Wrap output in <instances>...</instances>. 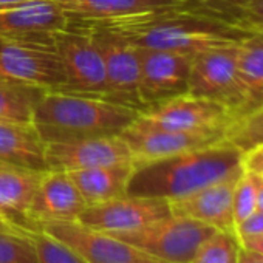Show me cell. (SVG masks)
<instances>
[{"instance_id":"cell-22","label":"cell","mask_w":263,"mask_h":263,"mask_svg":"<svg viewBox=\"0 0 263 263\" xmlns=\"http://www.w3.org/2000/svg\"><path fill=\"white\" fill-rule=\"evenodd\" d=\"M238 78L255 108L263 105V37L249 36L235 48Z\"/></svg>"},{"instance_id":"cell-1","label":"cell","mask_w":263,"mask_h":263,"mask_svg":"<svg viewBox=\"0 0 263 263\" xmlns=\"http://www.w3.org/2000/svg\"><path fill=\"white\" fill-rule=\"evenodd\" d=\"M243 155L224 140L203 149L135 164L127 194L172 201L241 174Z\"/></svg>"},{"instance_id":"cell-5","label":"cell","mask_w":263,"mask_h":263,"mask_svg":"<svg viewBox=\"0 0 263 263\" xmlns=\"http://www.w3.org/2000/svg\"><path fill=\"white\" fill-rule=\"evenodd\" d=\"M241 115L209 98L181 93L140 110L137 121L160 128L223 134Z\"/></svg>"},{"instance_id":"cell-20","label":"cell","mask_w":263,"mask_h":263,"mask_svg":"<svg viewBox=\"0 0 263 263\" xmlns=\"http://www.w3.org/2000/svg\"><path fill=\"white\" fill-rule=\"evenodd\" d=\"M47 143L33 122L0 121V163L31 171H48L45 163Z\"/></svg>"},{"instance_id":"cell-10","label":"cell","mask_w":263,"mask_h":263,"mask_svg":"<svg viewBox=\"0 0 263 263\" xmlns=\"http://www.w3.org/2000/svg\"><path fill=\"white\" fill-rule=\"evenodd\" d=\"M167 215H171L169 201L125 194L104 203L85 206L78 221L107 234H124L141 229Z\"/></svg>"},{"instance_id":"cell-2","label":"cell","mask_w":263,"mask_h":263,"mask_svg":"<svg viewBox=\"0 0 263 263\" xmlns=\"http://www.w3.org/2000/svg\"><path fill=\"white\" fill-rule=\"evenodd\" d=\"M90 25L116 34L138 48L167 50L187 54L234 47L249 37V34L240 30L192 14L184 2L180 8L163 13Z\"/></svg>"},{"instance_id":"cell-14","label":"cell","mask_w":263,"mask_h":263,"mask_svg":"<svg viewBox=\"0 0 263 263\" xmlns=\"http://www.w3.org/2000/svg\"><path fill=\"white\" fill-rule=\"evenodd\" d=\"M194 56L178 51L140 48L141 74L138 90L143 108L187 91Z\"/></svg>"},{"instance_id":"cell-17","label":"cell","mask_w":263,"mask_h":263,"mask_svg":"<svg viewBox=\"0 0 263 263\" xmlns=\"http://www.w3.org/2000/svg\"><path fill=\"white\" fill-rule=\"evenodd\" d=\"M68 21L107 24L180 8L181 0H53Z\"/></svg>"},{"instance_id":"cell-3","label":"cell","mask_w":263,"mask_h":263,"mask_svg":"<svg viewBox=\"0 0 263 263\" xmlns=\"http://www.w3.org/2000/svg\"><path fill=\"white\" fill-rule=\"evenodd\" d=\"M140 110L104 96L50 90L34 108L33 124L45 143L118 135Z\"/></svg>"},{"instance_id":"cell-35","label":"cell","mask_w":263,"mask_h":263,"mask_svg":"<svg viewBox=\"0 0 263 263\" xmlns=\"http://www.w3.org/2000/svg\"><path fill=\"white\" fill-rule=\"evenodd\" d=\"M17 2H25V0H0V5H7V4H17Z\"/></svg>"},{"instance_id":"cell-36","label":"cell","mask_w":263,"mask_h":263,"mask_svg":"<svg viewBox=\"0 0 263 263\" xmlns=\"http://www.w3.org/2000/svg\"><path fill=\"white\" fill-rule=\"evenodd\" d=\"M254 36H260V37H263V24L255 30V33H254Z\"/></svg>"},{"instance_id":"cell-33","label":"cell","mask_w":263,"mask_h":263,"mask_svg":"<svg viewBox=\"0 0 263 263\" xmlns=\"http://www.w3.org/2000/svg\"><path fill=\"white\" fill-rule=\"evenodd\" d=\"M251 174V172H249ZM255 183V192H257V211H263V177H258L255 174H251Z\"/></svg>"},{"instance_id":"cell-13","label":"cell","mask_w":263,"mask_h":263,"mask_svg":"<svg viewBox=\"0 0 263 263\" xmlns=\"http://www.w3.org/2000/svg\"><path fill=\"white\" fill-rule=\"evenodd\" d=\"M121 137L127 141L135 164H143L189 151L203 149L226 140L223 134L169 130L151 127L137 119L121 132Z\"/></svg>"},{"instance_id":"cell-19","label":"cell","mask_w":263,"mask_h":263,"mask_svg":"<svg viewBox=\"0 0 263 263\" xmlns=\"http://www.w3.org/2000/svg\"><path fill=\"white\" fill-rule=\"evenodd\" d=\"M44 172L11 164L0 166V215L25 231H36L28 214Z\"/></svg>"},{"instance_id":"cell-11","label":"cell","mask_w":263,"mask_h":263,"mask_svg":"<svg viewBox=\"0 0 263 263\" xmlns=\"http://www.w3.org/2000/svg\"><path fill=\"white\" fill-rule=\"evenodd\" d=\"M45 163L48 171L76 172L110 164L134 163V157L127 141L118 134L47 143Z\"/></svg>"},{"instance_id":"cell-37","label":"cell","mask_w":263,"mask_h":263,"mask_svg":"<svg viewBox=\"0 0 263 263\" xmlns=\"http://www.w3.org/2000/svg\"><path fill=\"white\" fill-rule=\"evenodd\" d=\"M2 81H7V79H5L4 74H2V70H0V82H2Z\"/></svg>"},{"instance_id":"cell-9","label":"cell","mask_w":263,"mask_h":263,"mask_svg":"<svg viewBox=\"0 0 263 263\" xmlns=\"http://www.w3.org/2000/svg\"><path fill=\"white\" fill-rule=\"evenodd\" d=\"M39 229L74 248L88 263H167L113 234L87 228L78 220L42 223Z\"/></svg>"},{"instance_id":"cell-31","label":"cell","mask_w":263,"mask_h":263,"mask_svg":"<svg viewBox=\"0 0 263 263\" xmlns=\"http://www.w3.org/2000/svg\"><path fill=\"white\" fill-rule=\"evenodd\" d=\"M240 246L258 254H263V234H255V235H248V237H240Z\"/></svg>"},{"instance_id":"cell-29","label":"cell","mask_w":263,"mask_h":263,"mask_svg":"<svg viewBox=\"0 0 263 263\" xmlns=\"http://www.w3.org/2000/svg\"><path fill=\"white\" fill-rule=\"evenodd\" d=\"M255 234H263V211H255L251 217L235 226V235L238 238Z\"/></svg>"},{"instance_id":"cell-27","label":"cell","mask_w":263,"mask_h":263,"mask_svg":"<svg viewBox=\"0 0 263 263\" xmlns=\"http://www.w3.org/2000/svg\"><path fill=\"white\" fill-rule=\"evenodd\" d=\"M0 263H39L30 232L0 231Z\"/></svg>"},{"instance_id":"cell-34","label":"cell","mask_w":263,"mask_h":263,"mask_svg":"<svg viewBox=\"0 0 263 263\" xmlns=\"http://www.w3.org/2000/svg\"><path fill=\"white\" fill-rule=\"evenodd\" d=\"M0 231H7V232H19V234H28L30 231H25L16 224H13L11 221H8L7 218H4L0 215Z\"/></svg>"},{"instance_id":"cell-30","label":"cell","mask_w":263,"mask_h":263,"mask_svg":"<svg viewBox=\"0 0 263 263\" xmlns=\"http://www.w3.org/2000/svg\"><path fill=\"white\" fill-rule=\"evenodd\" d=\"M243 167L245 171L263 177V151L252 149L243 155Z\"/></svg>"},{"instance_id":"cell-26","label":"cell","mask_w":263,"mask_h":263,"mask_svg":"<svg viewBox=\"0 0 263 263\" xmlns=\"http://www.w3.org/2000/svg\"><path fill=\"white\" fill-rule=\"evenodd\" d=\"M39 263H88L74 248L42 229L30 231Z\"/></svg>"},{"instance_id":"cell-24","label":"cell","mask_w":263,"mask_h":263,"mask_svg":"<svg viewBox=\"0 0 263 263\" xmlns=\"http://www.w3.org/2000/svg\"><path fill=\"white\" fill-rule=\"evenodd\" d=\"M224 138L243 154L263 146V105L235 119L226 128Z\"/></svg>"},{"instance_id":"cell-12","label":"cell","mask_w":263,"mask_h":263,"mask_svg":"<svg viewBox=\"0 0 263 263\" xmlns=\"http://www.w3.org/2000/svg\"><path fill=\"white\" fill-rule=\"evenodd\" d=\"M93 30L96 31V37L104 56L105 98L141 110L143 105L138 90L141 74L140 48L101 28L93 27Z\"/></svg>"},{"instance_id":"cell-23","label":"cell","mask_w":263,"mask_h":263,"mask_svg":"<svg viewBox=\"0 0 263 263\" xmlns=\"http://www.w3.org/2000/svg\"><path fill=\"white\" fill-rule=\"evenodd\" d=\"M45 91L41 88L2 81L0 82V121L33 122L34 108Z\"/></svg>"},{"instance_id":"cell-38","label":"cell","mask_w":263,"mask_h":263,"mask_svg":"<svg viewBox=\"0 0 263 263\" xmlns=\"http://www.w3.org/2000/svg\"><path fill=\"white\" fill-rule=\"evenodd\" d=\"M255 149H261V151H263V146H260V147H255Z\"/></svg>"},{"instance_id":"cell-7","label":"cell","mask_w":263,"mask_h":263,"mask_svg":"<svg viewBox=\"0 0 263 263\" xmlns=\"http://www.w3.org/2000/svg\"><path fill=\"white\" fill-rule=\"evenodd\" d=\"M235 48L237 45L197 53L191 67L187 93L214 99L245 115L255 105L238 78Z\"/></svg>"},{"instance_id":"cell-21","label":"cell","mask_w":263,"mask_h":263,"mask_svg":"<svg viewBox=\"0 0 263 263\" xmlns=\"http://www.w3.org/2000/svg\"><path fill=\"white\" fill-rule=\"evenodd\" d=\"M134 169L135 163H121L68 174L88 206L125 195Z\"/></svg>"},{"instance_id":"cell-8","label":"cell","mask_w":263,"mask_h":263,"mask_svg":"<svg viewBox=\"0 0 263 263\" xmlns=\"http://www.w3.org/2000/svg\"><path fill=\"white\" fill-rule=\"evenodd\" d=\"M217 229L192 218L167 215L141 229L113 234L167 263H189L201 243Z\"/></svg>"},{"instance_id":"cell-32","label":"cell","mask_w":263,"mask_h":263,"mask_svg":"<svg viewBox=\"0 0 263 263\" xmlns=\"http://www.w3.org/2000/svg\"><path fill=\"white\" fill-rule=\"evenodd\" d=\"M238 263H263V254H258V252L240 248Z\"/></svg>"},{"instance_id":"cell-16","label":"cell","mask_w":263,"mask_h":263,"mask_svg":"<svg viewBox=\"0 0 263 263\" xmlns=\"http://www.w3.org/2000/svg\"><path fill=\"white\" fill-rule=\"evenodd\" d=\"M241 174L224 178L194 194L169 201L171 214L197 220L217 231L235 232L232 198L235 184Z\"/></svg>"},{"instance_id":"cell-39","label":"cell","mask_w":263,"mask_h":263,"mask_svg":"<svg viewBox=\"0 0 263 263\" xmlns=\"http://www.w3.org/2000/svg\"><path fill=\"white\" fill-rule=\"evenodd\" d=\"M4 164H5V163H0V166H4Z\"/></svg>"},{"instance_id":"cell-28","label":"cell","mask_w":263,"mask_h":263,"mask_svg":"<svg viewBox=\"0 0 263 263\" xmlns=\"http://www.w3.org/2000/svg\"><path fill=\"white\" fill-rule=\"evenodd\" d=\"M257 211V192H255V183L252 175L245 171L241 177L238 178L235 189H234V198H232V212H234V221L235 226L241 221H245L248 217H251Z\"/></svg>"},{"instance_id":"cell-6","label":"cell","mask_w":263,"mask_h":263,"mask_svg":"<svg viewBox=\"0 0 263 263\" xmlns=\"http://www.w3.org/2000/svg\"><path fill=\"white\" fill-rule=\"evenodd\" d=\"M62 58L68 91L105 98L104 56L93 27L68 21L67 27L51 33Z\"/></svg>"},{"instance_id":"cell-15","label":"cell","mask_w":263,"mask_h":263,"mask_svg":"<svg viewBox=\"0 0 263 263\" xmlns=\"http://www.w3.org/2000/svg\"><path fill=\"white\" fill-rule=\"evenodd\" d=\"M87 203L68 172L45 171L36 189L31 208L30 223L39 229L42 223L76 221Z\"/></svg>"},{"instance_id":"cell-18","label":"cell","mask_w":263,"mask_h":263,"mask_svg":"<svg viewBox=\"0 0 263 263\" xmlns=\"http://www.w3.org/2000/svg\"><path fill=\"white\" fill-rule=\"evenodd\" d=\"M68 19L53 0H25L0 5V41L53 33L67 27Z\"/></svg>"},{"instance_id":"cell-4","label":"cell","mask_w":263,"mask_h":263,"mask_svg":"<svg viewBox=\"0 0 263 263\" xmlns=\"http://www.w3.org/2000/svg\"><path fill=\"white\" fill-rule=\"evenodd\" d=\"M0 70L7 81L50 90H67L68 79L51 33L0 41Z\"/></svg>"},{"instance_id":"cell-25","label":"cell","mask_w":263,"mask_h":263,"mask_svg":"<svg viewBox=\"0 0 263 263\" xmlns=\"http://www.w3.org/2000/svg\"><path fill=\"white\" fill-rule=\"evenodd\" d=\"M240 248L235 232L215 231L201 243L189 263H238Z\"/></svg>"}]
</instances>
